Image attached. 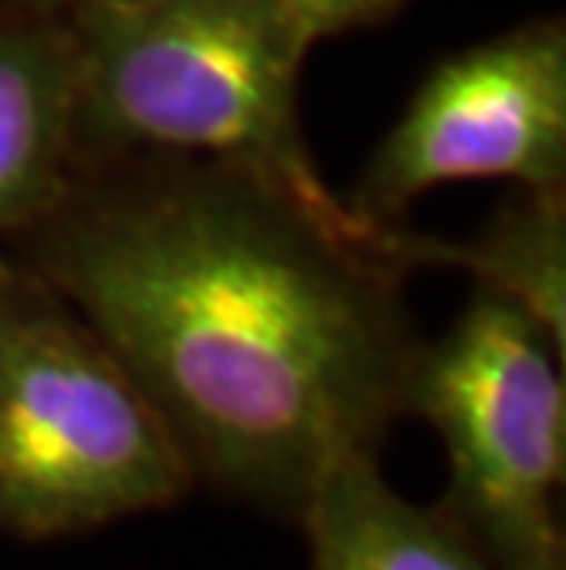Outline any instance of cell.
Listing matches in <instances>:
<instances>
[{"label": "cell", "instance_id": "cell-10", "mask_svg": "<svg viewBox=\"0 0 566 570\" xmlns=\"http://www.w3.org/2000/svg\"><path fill=\"white\" fill-rule=\"evenodd\" d=\"M75 4H86V0H0V8L4 11H16V16H63Z\"/></svg>", "mask_w": 566, "mask_h": 570}, {"label": "cell", "instance_id": "cell-8", "mask_svg": "<svg viewBox=\"0 0 566 570\" xmlns=\"http://www.w3.org/2000/svg\"><path fill=\"white\" fill-rule=\"evenodd\" d=\"M408 265L471 273L523 306L566 350V188H515L475 239L408 233Z\"/></svg>", "mask_w": 566, "mask_h": 570}, {"label": "cell", "instance_id": "cell-1", "mask_svg": "<svg viewBox=\"0 0 566 570\" xmlns=\"http://www.w3.org/2000/svg\"><path fill=\"white\" fill-rule=\"evenodd\" d=\"M8 254L115 350L196 482L295 527L320 479L405 416L413 273L247 166L75 163Z\"/></svg>", "mask_w": 566, "mask_h": 570}, {"label": "cell", "instance_id": "cell-2", "mask_svg": "<svg viewBox=\"0 0 566 570\" xmlns=\"http://www.w3.org/2000/svg\"><path fill=\"white\" fill-rule=\"evenodd\" d=\"M75 52V163L191 155L247 166L405 265L408 225H371L324 180L298 115L312 52L291 0H86Z\"/></svg>", "mask_w": 566, "mask_h": 570}, {"label": "cell", "instance_id": "cell-3", "mask_svg": "<svg viewBox=\"0 0 566 570\" xmlns=\"http://www.w3.org/2000/svg\"><path fill=\"white\" fill-rule=\"evenodd\" d=\"M196 487L162 416L96 327L0 254V530L56 541L173 508Z\"/></svg>", "mask_w": 566, "mask_h": 570}, {"label": "cell", "instance_id": "cell-5", "mask_svg": "<svg viewBox=\"0 0 566 570\" xmlns=\"http://www.w3.org/2000/svg\"><path fill=\"white\" fill-rule=\"evenodd\" d=\"M460 180L566 188V22L526 19L441 56L368 155L346 203L405 225L427 191Z\"/></svg>", "mask_w": 566, "mask_h": 570}, {"label": "cell", "instance_id": "cell-9", "mask_svg": "<svg viewBox=\"0 0 566 570\" xmlns=\"http://www.w3.org/2000/svg\"><path fill=\"white\" fill-rule=\"evenodd\" d=\"M291 8L309 41L320 45L342 33L379 27L405 8V0H291Z\"/></svg>", "mask_w": 566, "mask_h": 570}, {"label": "cell", "instance_id": "cell-7", "mask_svg": "<svg viewBox=\"0 0 566 570\" xmlns=\"http://www.w3.org/2000/svg\"><path fill=\"white\" fill-rule=\"evenodd\" d=\"M309 570H497L441 508L413 504L379 471V453L339 460L302 523Z\"/></svg>", "mask_w": 566, "mask_h": 570}, {"label": "cell", "instance_id": "cell-6", "mask_svg": "<svg viewBox=\"0 0 566 570\" xmlns=\"http://www.w3.org/2000/svg\"><path fill=\"white\" fill-rule=\"evenodd\" d=\"M75 174V52L67 22L0 8V254Z\"/></svg>", "mask_w": 566, "mask_h": 570}, {"label": "cell", "instance_id": "cell-4", "mask_svg": "<svg viewBox=\"0 0 566 570\" xmlns=\"http://www.w3.org/2000/svg\"><path fill=\"white\" fill-rule=\"evenodd\" d=\"M405 416L449 456L438 508L497 570H566L563 350L523 306L475 287L453 327L419 346Z\"/></svg>", "mask_w": 566, "mask_h": 570}]
</instances>
